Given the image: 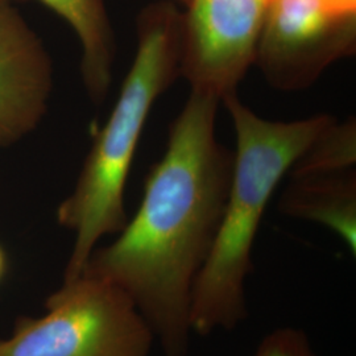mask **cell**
Listing matches in <instances>:
<instances>
[{
	"mask_svg": "<svg viewBox=\"0 0 356 356\" xmlns=\"http://www.w3.org/2000/svg\"><path fill=\"white\" fill-rule=\"evenodd\" d=\"M219 102L191 91L164 157L147 176L138 211L113 242L91 252L81 273L127 293L163 356L188 355L193 289L229 198L234 152L216 139Z\"/></svg>",
	"mask_w": 356,
	"mask_h": 356,
	"instance_id": "obj_1",
	"label": "cell"
},
{
	"mask_svg": "<svg viewBox=\"0 0 356 356\" xmlns=\"http://www.w3.org/2000/svg\"><path fill=\"white\" fill-rule=\"evenodd\" d=\"M223 103L232 119L236 151L222 223L191 296V331L200 337L236 330L248 318L247 282L268 204L293 164L334 122L329 115L267 120L243 104L236 92Z\"/></svg>",
	"mask_w": 356,
	"mask_h": 356,
	"instance_id": "obj_2",
	"label": "cell"
},
{
	"mask_svg": "<svg viewBox=\"0 0 356 356\" xmlns=\"http://www.w3.org/2000/svg\"><path fill=\"white\" fill-rule=\"evenodd\" d=\"M182 13L166 1L145 7L138 17V49L74 189L57 207L60 226L74 236L64 281L74 280L104 236L127 223L124 191L136 148L157 98L179 76Z\"/></svg>",
	"mask_w": 356,
	"mask_h": 356,
	"instance_id": "obj_3",
	"label": "cell"
},
{
	"mask_svg": "<svg viewBox=\"0 0 356 356\" xmlns=\"http://www.w3.org/2000/svg\"><path fill=\"white\" fill-rule=\"evenodd\" d=\"M41 317H20L0 356H151L156 339L127 293L81 275L64 281Z\"/></svg>",
	"mask_w": 356,
	"mask_h": 356,
	"instance_id": "obj_4",
	"label": "cell"
},
{
	"mask_svg": "<svg viewBox=\"0 0 356 356\" xmlns=\"http://www.w3.org/2000/svg\"><path fill=\"white\" fill-rule=\"evenodd\" d=\"M355 51L356 13L327 0H270L254 65L272 88L297 91Z\"/></svg>",
	"mask_w": 356,
	"mask_h": 356,
	"instance_id": "obj_5",
	"label": "cell"
},
{
	"mask_svg": "<svg viewBox=\"0 0 356 356\" xmlns=\"http://www.w3.org/2000/svg\"><path fill=\"white\" fill-rule=\"evenodd\" d=\"M270 0H188L182 13L179 76L219 101L235 94L254 64Z\"/></svg>",
	"mask_w": 356,
	"mask_h": 356,
	"instance_id": "obj_6",
	"label": "cell"
},
{
	"mask_svg": "<svg viewBox=\"0 0 356 356\" xmlns=\"http://www.w3.org/2000/svg\"><path fill=\"white\" fill-rule=\"evenodd\" d=\"M54 69L36 31L13 6L0 7V149L33 134L48 113Z\"/></svg>",
	"mask_w": 356,
	"mask_h": 356,
	"instance_id": "obj_7",
	"label": "cell"
},
{
	"mask_svg": "<svg viewBox=\"0 0 356 356\" xmlns=\"http://www.w3.org/2000/svg\"><path fill=\"white\" fill-rule=\"evenodd\" d=\"M282 214L322 225L356 254V175L354 169L291 176L280 200Z\"/></svg>",
	"mask_w": 356,
	"mask_h": 356,
	"instance_id": "obj_8",
	"label": "cell"
},
{
	"mask_svg": "<svg viewBox=\"0 0 356 356\" xmlns=\"http://www.w3.org/2000/svg\"><path fill=\"white\" fill-rule=\"evenodd\" d=\"M60 16L79 40L81 74L90 99L101 104L106 99L114 69V29L104 0H38Z\"/></svg>",
	"mask_w": 356,
	"mask_h": 356,
	"instance_id": "obj_9",
	"label": "cell"
},
{
	"mask_svg": "<svg viewBox=\"0 0 356 356\" xmlns=\"http://www.w3.org/2000/svg\"><path fill=\"white\" fill-rule=\"evenodd\" d=\"M356 163V123L350 119L343 123L335 120L325 128L301 157L293 164L289 173L305 175L350 169Z\"/></svg>",
	"mask_w": 356,
	"mask_h": 356,
	"instance_id": "obj_10",
	"label": "cell"
},
{
	"mask_svg": "<svg viewBox=\"0 0 356 356\" xmlns=\"http://www.w3.org/2000/svg\"><path fill=\"white\" fill-rule=\"evenodd\" d=\"M252 356H318L310 337L294 326H280L266 334Z\"/></svg>",
	"mask_w": 356,
	"mask_h": 356,
	"instance_id": "obj_11",
	"label": "cell"
},
{
	"mask_svg": "<svg viewBox=\"0 0 356 356\" xmlns=\"http://www.w3.org/2000/svg\"><path fill=\"white\" fill-rule=\"evenodd\" d=\"M331 6L344 13H356V0H327Z\"/></svg>",
	"mask_w": 356,
	"mask_h": 356,
	"instance_id": "obj_12",
	"label": "cell"
},
{
	"mask_svg": "<svg viewBox=\"0 0 356 356\" xmlns=\"http://www.w3.org/2000/svg\"><path fill=\"white\" fill-rule=\"evenodd\" d=\"M8 270V257L4 247L0 244V284L4 280Z\"/></svg>",
	"mask_w": 356,
	"mask_h": 356,
	"instance_id": "obj_13",
	"label": "cell"
},
{
	"mask_svg": "<svg viewBox=\"0 0 356 356\" xmlns=\"http://www.w3.org/2000/svg\"><path fill=\"white\" fill-rule=\"evenodd\" d=\"M15 1H19V0H0V7L8 6V4H13Z\"/></svg>",
	"mask_w": 356,
	"mask_h": 356,
	"instance_id": "obj_14",
	"label": "cell"
},
{
	"mask_svg": "<svg viewBox=\"0 0 356 356\" xmlns=\"http://www.w3.org/2000/svg\"><path fill=\"white\" fill-rule=\"evenodd\" d=\"M185 1H188V0H185Z\"/></svg>",
	"mask_w": 356,
	"mask_h": 356,
	"instance_id": "obj_15",
	"label": "cell"
}]
</instances>
